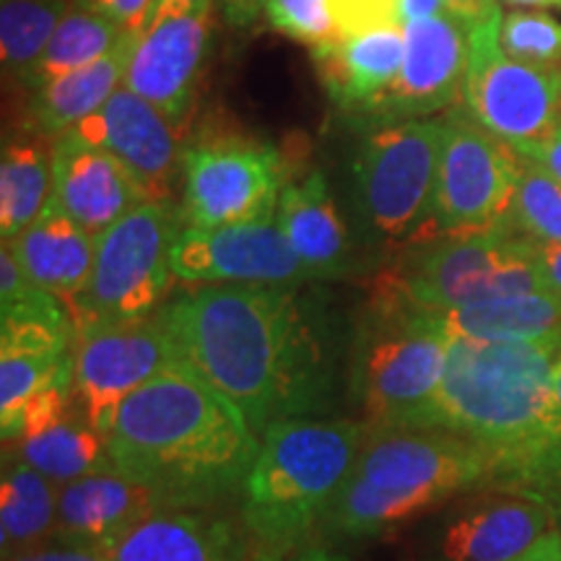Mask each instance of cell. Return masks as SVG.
<instances>
[{
    "instance_id": "6da1fadb",
    "label": "cell",
    "mask_w": 561,
    "mask_h": 561,
    "mask_svg": "<svg viewBox=\"0 0 561 561\" xmlns=\"http://www.w3.org/2000/svg\"><path fill=\"white\" fill-rule=\"evenodd\" d=\"M159 314L182 362L242 411L255 437L333 405L331 356L297 286L206 284Z\"/></svg>"
},
{
    "instance_id": "7a4b0ae2",
    "label": "cell",
    "mask_w": 561,
    "mask_h": 561,
    "mask_svg": "<svg viewBox=\"0 0 561 561\" xmlns=\"http://www.w3.org/2000/svg\"><path fill=\"white\" fill-rule=\"evenodd\" d=\"M104 442L115 471L172 507H203L240 489L261 450L242 411L187 362L130 392Z\"/></svg>"
},
{
    "instance_id": "3957f363",
    "label": "cell",
    "mask_w": 561,
    "mask_h": 561,
    "mask_svg": "<svg viewBox=\"0 0 561 561\" xmlns=\"http://www.w3.org/2000/svg\"><path fill=\"white\" fill-rule=\"evenodd\" d=\"M561 331L530 341L453 339L437 401L424 430L481 447L500 483L551 430L553 369Z\"/></svg>"
},
{
    "instance_id": "277c9868",
    "label": "cell",
    "mask_w": 561,
    "mask_h": 561,
    "mask_svg": "<svg viewBox=\"0 0 561 561\" xmlns=\"http://www.w3.org/2000/svg\"><path fill=\"white\" fill-rule=\"evenodd\" d=\"M491 479V458L473 442L442 430L369 426L328 523L346 536H382Z\"/></svg>"
},
{
    "instance_id": "5b68a950",
    "label": "cell",
    "mask_w": 561,
    "mask_h": 561,
    "mask_svg": "<svg viewBox=\"0 0 561 561\" xmlns=\"http://www.w3.org/2000/svg\"><path fill=\"white\" fill-rule=\"evenodd\" d=\"M367 434V421H273L261 434V450L242 483L244 523L255 538L278 549L328 520Z\"/></svg>"
},
{
    "instance_id": "8992f818",
    "label": "cell",
    "mask_w": 561,
    "mask_h": 561,
    "mask_svg": "<svg viewBox=\"0 0 561 561\" xmlns=\"http://www.w3.org/2000/svg\"><path fill=\"white\" fill-rule=\"evenodd\" d=\"M450 343V333L432 312L371 294L348 375V396L371 430H424Z\"/></svg>"
},
{
    "instance_id": "52a82bcc",
    "label": "cell",
    "mask_w": 561,
    "mask_h": 561,
    "mask_svg": "<svg viewBox=\"0 0 561 561\" xmlns=\"http://www.w3.org/2000/svg\"><path fill=\"white\" fill-rule=\"evenodd\" d=\"M530 291H546L536 248L530 237L512 231L411 244L371 289L421 312H447Z\"/></svg>"
},
{
    "instance_id": "ba28073f",
    "label": "cell",
    "mask_w": 561,
    "mask_h": 561,
    "mask_svg": "<svg viewBox=\"0 0 561 561\" xmlns=\"http://www.w3.org/2000/svg\"><path fill=\"white\" fill-rule=\"evenodd\" d=\"M182 229L174 201H146L96 237L87 286L66 301L73 328L157 314L172 289V248Z\"/></svg>"
},
{
    "instance_id": "9c48e42d",
    "label": "cell",
    "mask_w": 561,
    "mask_h": 561,
    "mask_svg": "<svg viewBox=\"0 0 561 561\" xmlns=\"http://www.w3.org/2000/svg\"><path fill=\"white\" fill-rule=\"evenodd\" d=\"M445 121H401L364 140L354 161L356 206L382 242L411 248L432 240Z\"/></svg>"
},
{
    "instance_id": "30bf717a",
    "label": "cell",
    "mask_w": 561,
    "mask_h": 561,
    "mask_svg": "<svg viewBox=\"0 0 561 561\" xmlns=\"http://www.w3.org/2000/svg\"><path fill=\"white\" fill-rule=\"evenodd\" d=\"M502 16V11L494 13L468 32L471 60L462 104L481 128L528 157L561 121V76L510 58L500 39Z\"/></svg>"
},
{
    "instance_id": "8fae6325",
    "label": "cell",
    "mask_w": 561,
    "mask_h": 561,
    "mask_svg": "<svg viewBox=\"0 0 561 561\" xmlns=\"http://www.w3.org/2000/svg\"><path fill=\"white\" fill-rule=\"evenodd\" d=\"M523 157L468 112L445 121L437 187L432 208V240L510 231Z\"/></svg>"
},
{
    "instance_id": "7c38bea8",
    "label": "cell",
    "mask_w": 561,
    "mask_h": 561,
    "mask_svg": "<svg viewBox=\"0 0 561 561\" xmlns=\"http://www.w3.org/2000/svg\"><path fill=\"white\" fill-rule=\"evenodd\" d=\"M284 191V159L268 144L214 138L182 159V227L276 219Z\"/></svg>"
},
{
    "instance_id": "4fadbf2b",
    "label": "cell",
    "mask_w": 561,
    "mask_h": 561,
    "mask_svg": "<svg viewBox=\"0 0 561 561\" xmlns=\"http://www.w3.org/2000/svg\"><path fill=\"white\" fill-rule=\"evenodd\" d=\"M180 362L178 343L172 341L159 312L140 320L76 328V401L89 424L107 437L125 398Z\"/></svg>"
},
{
    "instance_id": "5bb4252c",
    "label": "cell",
    "mask_w": 561,
    "mask_h": 561,
    "mask_svg": "<svg viewBox=\"0 0 561 561\" xmlns=\"http://www.w3.org/2000/svg\"><path fill=\"white\" fill-rule=\"evenodd\" d=\"M172 273L182 284L299 286L307 276L278 219L182 227L172 248Z\"/></svg>"
},
{
    "instance_id": "9a60e30c",
    "label": "cell",
    "mask_w": 561,
    "mask_h": 561,
    "mask_svg": "<svg viewBox=\"0 0 561 561\" xmlns=\"http://www.w3.org/2000/svg\"><path fill=\"white\" fill-rule=\"evenodd\" d=\"M70 133L112 153L149 201H174V182L185 159L178 125L136 91L121 87Z\"/></svg>"
},
{
    "instance_id": "2e32d148",
    "label": "cell",
    "mask_w": 561,
    "mask_h": 561,
    "mask_svg": "<svg viewBox=\"0 0 561 561\" xmlns=\"http://www.w3.org/2000/svg\"><path fill=\"white\" fill-rule=\"evenodd\" d=\"M405 55L401 73L371 112L401 123L432 115L462 96L471 39L450 13L409 21L403 26Z\"/></svg>"
},
{
    "instance_id": "e0dca14e",
    "label": "cell",
    "mask_w": 561,
    "mask_h": 561,
    "mask_svg": "<svg viewBox=\"0 0 561 561\" xmlns=\"http://www.w3.org/2000/svg\"><path fill=\"white\" fill-rule=\"evenodd\" d=\"M208 37L210 11L157 21L133 42L123 87L164 112L170 123L182 125L206 62Z\"/></svg>"
},
{
    "instance_id": "ac0fdd59",
    "label": "cell",
    "mask_w": 561,
    "mask_h": 561,
    "mask_svg": "<svg viewBox=\"0 0 561 561\" xmlns=\"http://www.w3.org/2000/svg\"><path fill=\"white\" fill-rule=\"evenodd\" d=\"M53 201L96 240L149 198L112 153L66 133L53 146Z\"/></svg>"
},
{
    "instance_id": "d6986e66",
    "label": "cell",
    "mask_w": 561,
    "mask_h": 561,
    "mask_svg": "<svg viewBox=\"0 0 561 561\" xmlns=\"http://www.w3.org/2000/svg\"><path fill=\"white\" fill-rule=\"evenodd\" d=\"M167 507L172 504L164 496L128 479L112 466L107 471L62 483L58 491L55 536L68 538V541L107 546L144 517Z\"/></svg>"
},
{
    "instance_id": "ffe728a7",
    "label": "cell",
    "mask_w": 561,
    "mask_h": 561,
    "mask_svg": "<svg viewBox=\"0 0 561 561\" xmlns=\"http://www.w3.org/2000/svg\"><path fill=\"white\" fill-rule=\"evenodd\" d=\"M110 561H240L231 525L201 507H167L104 546Z\"/></svg>"
},
{
    "instance_id": "44dd1931",
    "label": "cell",
    "mask_w": 561,
    "mask_h": 561,
    "mask_svg": "<svg viewBox=\"0 0 561 561\" xmlns=\"http://www.w3.org/2000/svg\"><path fill=\"white\" fill-rule=\"evenodd\" d=\"M403 55L405 37L401 26L356 34L312 50L314 68L331 100L343 110L367 112L396 83Z\"/></svg>"
},
{
    "instance_id": "7402d4cb",
    "label": "cell",
    "mask_w": 561,
    "mask_h": 561,
    "mask_svg": "<svg viewBox=\"0 0 561 561\" xmlns=\"http://www.w3.org/2000/svg\"><path fill=\"white\" fill-rule=\"evenodd\" d=\"M278 227L310 278L343 276L351 265V240L346 221L320 172L289 182L280 191Z\"/></svg>"
},
{
    "instance_id": "603a6c76",
    "label": "cell",
    "mask_w": 561,
    "mask_h": 561,
    "mask_svg": "<svg viewBox=\"0 0 561 561\" xmlns=\"http://www.w3.org/2000/svg\"><path fill=\"white\" fill-rule=\"evenodd\" d=\"M553 525L543 502L520 494L504 496L458 517L442 536L439 551L445 561H510Z\"/></svg>"
},
{
    "instance_id": "cb8c5ba5",
    "label": "cell",
    "mask_w": 561,
    "mask_h": 561,
    "mask_svg": "<svg viewBox=\"0 0 561 561\" xmlns=\"http://www.w3.org/2000/svg\"><path fill=\"white\" fill-rule=\"evenodd\" d=\"M9 242L21 271L39 289L70 301L91 276L96 240L73 219L62 214L55 201L47 203L45 214Z\"/></svg>"
},
{
    "instance_id": "d4e9b609",
    "label": "cell",
    "mask_w": 561,
    "mask_h": 561,
    "mask_svg": "<svg viewBox=\"0 0 561 561\" xmlns=\"http://www.w3.org/2000/svg\"><path fill=\"white\" fill-rule=\"evenodd\" d=\"M136 37L138 34H128L115 50L104 55L94 66L58 76V79L39 87L32 104L37 128L45 130L47 136L60 138L94 115L96 110H102L104 102L123 87L130 47Z\"/></svg>"
},
{
    "instance_id": "484cf974",
    "label": "cell",
    "mask_w": 561,
    "mask_h": 561,
    "mask_svg": "<svg viewBox=\"0 0 561 561\" xmlns=\"http://www.w3.org/2000/svg\"><path fill=\"white\" fill-rule=\"evenodd\" d=\"M11 447L13 458L24 460L55 486L112 468L107 442L89 424L79 403L50 424L21 434Z\"/></svg>"
},
{
    "instance_id": "4316f807",
    "label": "cell",
    "mask_w": 561,
    "mask_h": 561,
    "mask_svg": "<svg viewBox=\"0 0 561 561\" xmlns=\"http://www.w3.org/2000/svg\"><path fill=\"white\" fill-rule=\"evenodd\" d=\"M432 314L450 339L530 341L561 331V294L530 291Z\"/></svg>"
},
{
    "instance_id": "83f0119b",
    "label": "cell",
    "mask_w": 561,
    "mask_h": 561,
    "mask_svg": "<svg viewBox=\"0 0 561 561\" xmlns=\"http://www.w3.org/2000/svg\"><path fill=\"white\" fill-rule=\"evenodd\" d=\"M58 491L24 460L9 458L3 462L0 481V546L3 557L24 551L55 536L58 528Z\"/></svg>"
},
{
    "instance_id": "f1b7e54d",
    "label": "cell",
    "mask_w": 561,
    "mask_h": 561,
    "mask_svg": "<svg viewBox=\"0 0 561 561\" xmlns=\"http://www.w3.org/2000/svg\"><path fill=\"white\" fill-rule=\"evenodd\" d=\"M53 201V159L32 144H5L0 157V234L13 240Z\"/></svg>"
},
{
    "instance_id": "f546056e",
    "label": "cell",
    "mask_w": 561,
    "mask_h": 561,
    "mask_svg": "<svg viewBox=\"0 0 561 561\" xmlns=\"http://www.w3.org/2000/svg\"><path fill=\"white\" fill-rule=\"evenodd\" d=\"M133 32H125L115 21L96 16V13L83 9H70L55 30L50 45L42 53L37 66L26 83L34 89L45 87L47 81L58 76L73 73L87 66L100 62L104 55L115 50L121 42Z\"/></svg>"
},
{
    "instance_id": "4dcf8cb0",
    "label": "cell",
    "mask_w": 561,
    "mask_h": 561,
    "mask_svg": "<svg viewBox=\"0 0 561 561\" xmlns=\"http://www.w3.org/2000/svg\"><path fill=\"white\" fill-rule=\"evenodd\" d=\"M68 371H73V348H0V430H3L5 445L19 439L21 419L34 398Z\"/></svg>"
},
{
    "instance_id": "1f68e13d",
    "label": "cell",
    "mask_w": 561,
    "mask_h": 561,
    "mask_svg": "<svg viewBox=\"0 0 561 561\" xmlns=\"http://www.w3.org/2000/svg\"><path fill=\"white\" fill-rule=\"evenodd\" d=\"M68 11V0H3L0 58L5 70L30 79Z\"/></svg>"
},
{
    "instance_id": "d6a6232c",
    "label": "cell",
    "mask_w": 561,
    "mask_h": 561,
    "mask_svg": "<svg viewBox=\"0 0 561 561\" xmlns=\"http://www.w3.org/2000/svg\"><path fill=\"white\" fill-rule=\"evenodd\" d=\"M507 229L536 242H561V182L528 157H523Z\"/></svg>"
},
{
    "instance_id": "836d02e7",
    "label": "cell",
    "mask_w": 561,
    "mask_h": 561,
    "mask_svg": "<svg viewBox=\"0 0 561 561\" xmlns=\"http://www.w3.org/2000/svg\"><path fill=\"white\" fill-rule=\"evenodd\" d=\"M502 50L528 66L557 70L561 62V21L538 11H510L502 16Z\"/></svg>"
},
{
    "instance_id": "e575fe53",
    "label": "cell",
    "mask_w": 561,
    "mask_h": 561,
    "mask_svg": "<svg viewBox=\"0 0 561 561\" xmlns=\"http://www.w3.org/2000/svg\"><path fill=\"white\" fill-rule=\"evenodd\" d=\"M263 11L273 30L310 45L312 50L341 42L331 0H265Z\"/></svg>"
},
{
    "instance_id": "d590c367",
    "label": "cell",
    "mask_w": 561,
    "mask_h": 561,
    "mask_svg": "<svg viewBox=\"0 0 561 561\" xmlns=\"http://www.w3.org/2000/svg\"><path fill=\"white\" fill-rule=\"evenodd\" d=\"M561 481V432L549 434L500 481L520 496H536Z\"/></svg>"
},
{
    "instance_id": "8d00e7d4",
    "label": "cell",
    "mask_w": 561,
    "mask_h": 561,
    "mask_svg": "<svg viewBox=\"0 0 561 561\" xmlns=\"http://www.w3.org/2000/svg\"><path fill=\"white\" fill-rule=\"evenodd\" d=\"M331 11L341 39L385 26H401V0H331Z\"/></svg>"
},
{
    "instance_id": "74e56055",
    "label": "cell",
    "mask_w": 561,
    "mask_h": 561,
    "mask_svg": "<svg viewBox=\"0 0 561 561\" xmlns=\"http://www.w3.org/2000/svg\"><path fill=\"white\" fill-rule=\"evenodd\" d=\"M3 561H110L104 546L68 541V538H47L30 549L9 553Z\"/></svg>"
},
{
    "instance_id": "f35d334b",
    "label": "cell",
    "mask_w": 561,
    "mask_h": 561,
    "mask_svg": "<svg viewBox=\"0 0 561 561\" xmlns=\"http://www.w3.org/2000/svg\"><path fill=\"white\" fill-rule=\"evenodd\" d=\"M76 9L91 11L123 26L125 32L140 34L149 24L157 0H73Z\"/></svg>"
},
{
    "instance_id": "ab89813d",
    "label": "cell",
    "mask_w": 561,
    "mask_h": 561,
    "mask_svg": "<svg viewBox=\"0 0 561 561\" xmlns=\"http://www.w3.org/2000/svg\"><path fill=\"white\" fill-rule=\"evenodd\" d=\"M447 13L455 21H460L468 32L489 21L494 13H500V3L496 0H445Z\"/></svg>"
},
{
    "instance_id": "60d3db41",
    "label": "cell",
    "mask_w": 561,
    "mask_h": 561,
    "mask_svg": "<svg viewBox=\"0 0 561 561\" xmlns=\"http://www.w3.org/2000/svg\"><path fill=\"white\" fill-rule=\"evenodd\" d=\"M533 248H536L538 271H541L546 291L561 294V242L533 240Z\"/></svg>"
},
{
    "instance_id": "b9f144b4",
    "label": "cell",
    "mask_w": 561,
    "mask_h": 561,
    "mask_svg": "<svg viewBox=\"0 0 561 561\" xmlns=\"http://www.w3.org/2000/svg\"><path fill=\"white\" fill-rule=\"evenodd\" d=\"M210 3H214V0H157V5H153L151 19H149V24H146V30H149L151 24H157V21L191 16V13L210 11Z\"/></svg>"
},
{
    "instance_id": "7bdbcfd3",
    "label": "cell",
    "mask_w": 561,
    "mask_h": 561,
    "mask_svg": "<svg viewBox=\"0 0 561 561\" xmlns=\"http://www.w3.org/2000/svg\"><path fill=\"white\" fill-rule=\"evenodd\" d=\"M510 561H561V530L553 525V528L546 530L528 551H523L520 557Z\"/></svg>"
},
{
    "instance_id": "ee69618b",
    "label": "cell",
    "mask_w": 561,
    "mask_h": 561,
    "mask_svg": "<svg viewBox=\"0 0 561 561\" xmlns=\"http://www.w3.org/2000/svg\"><path fill=\"white\" fill-rule=\"evenodd\" d=\"M528 159L538 161V164L546 167V170L561 182V121L557 125V130H553V136L549 140H543L538 149H533L528 153Z\"/></svg>"
},
{
    "instance_id": "f6af8a7d",
    "label": "cell",
    "mask_w": 561,
    "mask_h": 561,
    "mask_svg": "<svg viewBox=\"0 0 561 561\" xmlns=\"http://www.w3.org/2000/svg\"><path fill=\"white\" fill-rule=\"evenodd\" d=\"M224 16L234 26H250L252 21L261 16L265 9V0H221Z\"/></svg>"
},
{
    "instance_id": "bcb514c9",
    "label": "cell",
    "mask_w": 561,
    "mask_h": 561,
    "mask_svg": "<svg viewBox=\"0 0 561 561\" xmlns=\"http://www.w3.org/2000/svg\"><path fill=\"white\" fill-rule=\"evenodd\" d=\"M442 13H447L445 0H401L403 26L409 24V21L442 16Z\"/></svg>"
},
{
    "instance_id": "7dc6e473",
    "label": "cell",
    "mask_w": 561,
    "mask_h": 561,
    "mask_svg": "<svg viewBox=\"0 0 561 561\" xmlns=\"http://www.w3.org/2000/svg\"><path fill=\"white\" fill-rule=\"evenodd\" d=\"M561 432V356L553 369V390H551V430L549 434Z\"/></svg>"
},
{
    "instance_id": "c3c4849f",
    "label": "cell",
    "mask_w": 561,
    "mask_h": 561,
    "mask_svg": "<svg viewBox=\"0 0 561 561\" xmlns=\"http://www.w3.org/2000/svg\"><path fill=\"white\" fill-rule=\"evenodd\" d=\"M530 500H538V502H543L546 507L551 510V515H553V523H557V528L561 530V481H559V483H553V486H549V489H543L541 494L530 496Z\"/></svg>"
},
{
    "instance_id": "681fc988",
    "label": "cell",
    "mask_w": 561,
    "mask_h": 561,
    "mask_svg": "<svg viewBox=\"0 0 561 561\" xmlns=\"http://www.w3.org/2000/svg\"><path fill=\"white\" fill-rule=\"evenodd\" d=\"M276 561H348V559L341 557V553H333L325 549H307L301 553H294L291 559H276Z\"/></svg>"
},
{
    "instance_id": "f907efd6",
    "label": "cell",
    "mask_w": 561,
    "mask_h": 561,
    "mask_svg": "<svg viewBox=\"0 0 561 561\" xmlns=\"http://www.w3.org/2000/svg\"><path fill=\"white\" fill-rule=\"evenodd\" d=\"M507 5H528V9H561V0H502Z\"/></svg>"
}]
</instances>
